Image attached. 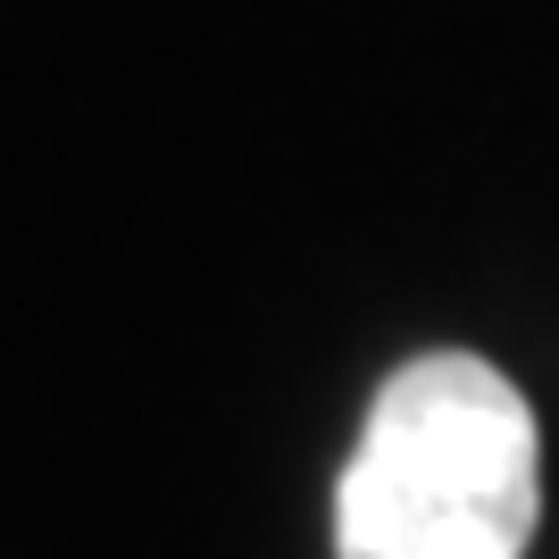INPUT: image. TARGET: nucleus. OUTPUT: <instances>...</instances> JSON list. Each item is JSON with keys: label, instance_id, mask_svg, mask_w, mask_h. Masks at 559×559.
I'll use <instances>...</instances> for the list:
<instances>
[{"label": "nucleus", "instance_id": "1", "mask_svg": "<svg viewBox=\"0 0 559 559\" xmlns=\"http://www.w3.org/2000/svg\"><path fill=\"white\" fill-rule=\"evenodd\" d=\"M543 526V435L476 350H418L334 476V559H518Z\"/></svg>", "mask_w": 559, "mask_h": 559}]
</instances>
